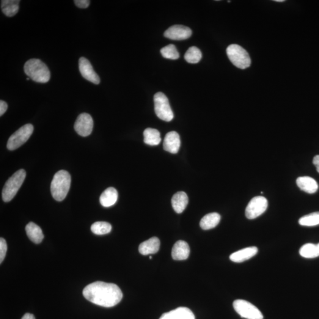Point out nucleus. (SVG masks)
<instances>
[{
  "mask_svg": "<svg viewBox=\"0 0 319 319\" xmlns=\"http://www.w3.org/2000/svg\"><path fill=\"white\" fill-rule=\"evenodd\" d=\"M71 177L66 170H60L54 175L52 181L51 190L52 196L57 201L61 202L65 199L70 191Z\"/></svg>",
  "mask_w": 319,
  "mask_h": 319,
  "instance_id": "nucleus-2",
  "label": "nucleus"
},
{
  "mask_svg": "<svg viewBox=\"0 0 319 319\" xmlns=\"http://www.w3.org/2000/svg\"><path fill=\"white\" fill-rule=\"evenodd\" d=\"M296 183L301 191L309 194L316 193L319 188L317 181L309 177H299L297 178Z\"/></svg>",
  "mask_w": 319,
  "mask_h": 319,
  "instance_id": "nucleus-18",
  "label": "nucleus"
},
{
  "mask_svg": "<svg viewBox=\"0 0 319 319\" xmlns=\"http://www.w3.org/2000/svg\"><path fill=\"white\" fill-rule=\"evenodd\" d=\"M190 247L184 241H178L173 246L172 256L175 260H185L189 256Z\"/></svg>",
  "mask_w": 319,
  "mask_h": 319,
  "instance_id": "nucleus-16",
  "label": "nucleus"
},
{
  "mask_svg": "<svg viewBox=\"0 0 319 319\" xmlns=\"http://www.w3.org/2000/svg\"><path fill=\"white\" fill-rule=\"evenodd\" d=\"M300 255L305 258H315L319 256V243L318 244H306L301 247Z\"/></svg>",
  "mask_w": 319,
  "mask_h": 319,
  "instance_id": "nucleus-25",
  "label": "nucleus"
},
{
  "mask_svg": "<svg viewBox=\"0 0 319 319\" xmlns=\"http://www.w3.org/2000/svg\"><path fill=\"white\" fill-rule=\"evenodd\" d=\"M79 68L82 76L92 83L98 85L100 78L93 70L91 63L85 57H82L79 60Z\"/></svg>",
  "mask_w": 319,
  "mask_h": 319,
  "instance_id": "nucleus-11",
  "label": "nucleus"
},
{
  "mask_svg": "<svg viewBox=\"0 0 319 319\" xmlns=\"http://www.w3.org/2000/svg\"><path fill=\"white\" fill-rule=\"evenodd\" d=\"M221 218V216L218 213H213L206 214L200 221V226L203 230L213 229L219 224Z\"/></svg>",
  "mask_w": 319,
  "mask_h": 319,
  "instance_id": "nucleus-22",
  "label": "nucleus"
},
{
  "mask_svg": "<svg viewBox=\"0 0 319 319\" xmlns=\"http://www.w3.org/2000/svg\"><path fill=\"white\" fill-rule=\"evenodd\" d=\"M24 72L29 78L38 83H46L51 78V72L45 63L38 59H32L26 62Z\"/></svg>",
  "mask_w": 319,
  "mask_h": 319,
  "instance_id": "nucleus-3",
  "label": "nucleus"
},
{
  "mask_svg": "<svg viewBox=\"0 0 319 319\" xmlns=\"http://www.w3.org/2000/svg\"><path fill=\"white\" fill-rule=\"evenodd\" d=\"M74 2H75L76 6L80 8V9H87L90 4L89 0H75Z\"/></svg>",
  "mask_w": 319,
  "mask_h": 319,
  "instance_id": "nucleus-31",
  "label": "nucleus"
},
{
  "mask_svg": "<svg viewBox=\"0 0 319 319\" xmlns=\"http://www.w3.org/2000/svg\"><path fill=\"white\" fill-rule=\"evenodd\" d=\"M236 312L242 318L247 319H263L264 316L260 310L248 301L244 300H236L233 302Z\"/></svg>",
  "mask_w": 319,
  "mask_h": 319,
  "instance_id": "nucleus-8",
  "label": "nucleus"
},
{
  "mask_svg": "<svg viewBox=\"0 0 319 319\" xmlns=\"http://www.w3.org/2000/svg\"><path fill=\"white\" fill-rule=\"evenodd\" d=\"M227 53L228 58L233 65L241 70L251 66V60L248 52L241 46L233 44L228 47Z\"/></svg>",
  "mask_w": 319,
  "mask_h": 319,
  "instance_id": "nucleus-5",
  "label": "nucleus"
},
{
  "mask_svg": "<svg viewBox=\"0 0 319 319\" xmlns=\"http://www.w3.org/2000/svg\"><path fill=\"white\" fill-rule=\"evenodd\" d=\"M19 0H2L1 8L2 13L7 17H13L18 12Z\"/></svg>",
  "mask_w": 319,
  "mask_h": 319,
  "instance_id": "nucleus-23",
  "label": "nucleus"
},
{
  "mask_svg": "<svg viewBox=\"0 0 319 319\" xmlns=\"http://www.w3.org/2000/svg\"><path fill=\"white\" fill-rule=\"evenodd\" d=\"M144 142L150 145H158L160 143V133L156 129L148 128L144 131Z\"/></svg>",
  "mask_w": 319,
  "mask_h": 319,
  "instance_id": "nucleus-24",
  "label": "nucleus"
},
{
  "mask_svg": "<svg viewBox=\"0 0 319 319\" xmlns=\"http://www.w3.org/2000/svg\"><path fill=\"white\" fill-rule=\"evenodd\" d=\"M202 57V52L197 47L192 46L186 52L185 59L186 62L195 64L200 62Z\"/></svg>",
  "mask_w": 319,
  "mask_h": 319,
  "instance_id": "nucleus-26",
  "label": "nucleus"
},
{
  "mask_svg": "<svg viewBox=\"0 0 319 319\" xmlns=\"http://www.w3.org/2000/svg\"><path fill=\"white\" fill-rule=\"evenodd\" d=\"M160 242L157 237H153L140 245L139 252L143 255L156 254L159 251Z\"/></svg>",
  "mask_w": 319,
  "mask_h": 319,
  "instance_id": "nucleus-17",
  "label": "nucleus"
},
{
  "mask_svg": "<svg viewBox=\"0 0 319 319\" xmlns=\"http://www.w3.org/2000/svg\"><path fill=\"white\" fill-rule=\"evenodd\" d=\"M179 135L176 131H170L165 136L163 148L165 150L172 154H177L180 147Z\"/></svg>",
  "mask_w": 319,
  "mask_h": 319,
  "instance_id": "nucleus-13",
  "label": "nucleus"
},
{
  "mask_svg": "<svg viewBox=\"0 0 319 319\" xmlns=\"http://www.w3.org/2000/svg\"><path fill=\"white\" fill-rule=\"evenodd\" d=\"M21 319H35V318L34 315L30 314V313H26Z\"/></svg>",
  "mask_w": 319,
  "mask_h": 319,
  "instance_id": "nucleus-34",
  "label": "nucleus"
},
{
  "mask_svg": "<svg viewBox=\"0 0 319 319\" xmlns=\"http://www.w3.org/2000/svg\"><path fill=\"white\" fill-rule=\"evenodd\" d=\"M159 319H195V317L188 308L181 307L164 313Z\"/></svg>",
  "mask_w": 319,
  "mask_h": 319,
  "instance_id": "nucleus-15",
  "label": "nucleus"
},
{
  "mask_svg": "<svg viewBox=\"0 0 319 319\" xmlns=\"http://www.w3.org/2000/svg\"><path fill=\"white\" fill-rule=\"evenodd\" d=\"M118 196L117 190L112 187H110L101 194L100 198V203L104 207H111L117 202Z\"/></svg>",
  "mask_w": 319,
  "mask_h": 319,
  "instance_id": "nucleus-20",
  "label": "nucleus"
},
{
  "mask_svg": "<svg viewBox=\"0 0 319 319\" xmlns=\"http://www.w3.org/2000/svg\"><path fill=\"white\" fill-rule=\"evenodd\" d=\"M192 32L189 27L182 25L172 26L164 33V36L173 40L188 39L191 36Z\"/></svg>",
  "mask_w": 319,
  "mask_h": 319,
  "instance_id": "nucleus-12",
  "label": "nucleus"
},
{
  "mask_svg": "<svg viewBox=\"0 0 319 319\" xmlns=\"http://www.w3.org/2000/svg\"><path fill=\"white\" fill-rule=\"evenodd\" d=\"M7 250L6 241L4 238L0 239V263L4 261Z\"/></svg>",
  "mask_w": 319,
  "mask_h": 319,
  "instance_id": "nucleus-30",
  "label": "nucleus"
},
{
  "mask_svg": "<svg viewBox=\"0 0 319 319\" xmlns=\"http://www.w3.org/2000/svg\"><path fill=\"white\" fill-rule=\"evenodd\" d=\"M29 79H30V78H27V81H29Z\"/></svg>",
  "mask_w": 319,
  "mask_h": 319,
  "instance_id": "nucleus-36",
  "label": "nucleus"
},
{
  "mask_svg": "<svg viewBox=\"0 0 319 319\" xmlns=\"http://www.w3.org/2000/svg\"><path fill=\"white\" fill-rule=\"evenodd\" d=\"M83 295L92 303L104 307L116 306L123 296L118 285L102 282L92 283L87 285L84 288Z\"/></svg>",
  "mask_w": 319,
  "mask_h": 319,
  "instance_id": "nucleus-1",
  "label": "nucleus"
},
{
  "mask_svg": "<svg viewBox=\"0 0 319 319\" xmlns=\"http://www.w3.org/2000/svg\"><path fill=\"white\" fill-rule=\"evenodd\" d=\"M275 1L277 2H284V0H275Z\"/></svg>",
  "mask_w": 319,
  "mask_h": 319,
  "instance_id": "nucleus-35",
  "label": "nucleus"
},
{
  "mask_svg": "<svg viewBox=\"0 0 319 319\" xmlns=\"http://www.w3.org/2000/svg\"><path fill=\"white\" fill-rule=\"evenodd\" d=\"M93 122L89 114H80L76 120L74 128L77 133L82 137H87L92 133Z\"/></svg>",
  "mask_w": 319,
  "mask_h": 319,
  "instance_id": "nucleus-10",
  "label": "nucleus"
},
{
  "mask_svg": "<svg viewBox=\"0 0 319 319\" xmlns=\"http://www.w3.org/2000/svg\"><path fill=\"white\" fill-rule=\"evenodd\" d=\"M26 177L25 170L20 169L16 172L5 183L2 192V197L5 202L12 200L17 194Z\"/></svg>",
  "mask_w": 319,
  "mask_h": 319,
  "instance_id": "nucleus-4",
  "label": "nucleus"
},
{
  "mask_svg": "<svg viewBox=\"0 0 319 319\" xmlns=\"http://www.w3.org/2000/svg\"><path fill=\"white\" fill-rule=\"evenodd\" d=\"M154 101L157 116L164 122H171L174 118V114L166 95L160 92L156 93L154 97Z\"/></svg>",
  "mask_w": 319,
  "mask_h": 319,
  "instance_id": "nucleus-6",
  "label": "nucleus"
},
{
  "mask_svg": "<svg viewBox=\"0 0 319 319\" xmlns=\"http://www.w3.org/2000/svg\"><path fill=\"white\" fill-rule=\"evenodd\" d=\"M7 108V104L4 101H0V115L1 116L6 112Z\"/></svg>",
  "mask_w": 319,
  "mask_h": 319,
  "instance_id": "nucleus-32",
  "label": "nucleus"
},
{
  "mask_svg": "<svg viewBox=\"0 0 319 319\" xmlns=\"http://www.w3.org/2000/svg\"><path fill=\"white\" fill-rule=\"evenodd\" d=\"M268 207V201L263 196L253 197L247 205L246 215L249 219H254L265 213Z\"/></svg>",
  "mask_w": 319,
  "mask_h": 319,
  "instance_id": "nucleus-9",
  "label": "nucleus"
},
{
  "mask_svg": "<svg viewBox=\"0 0 319 319\" xmlns=\"http://www.w3.org/2000/svg\"><path fill=\"white\" fill-rule=\"evenodd\" d=\"M299 223L301 226L305 227H314L319 225V212L301 217Z\"/></svg>",
  "mask_w": 319,
  "mask_h": 319,
  "instance_id": "nucleus-28",
  "label": "nucleus"
},
{
  "mask_svg": "<svg viewBox=\"0 0 319 319\" xmlns=\"http://www.w3.org/2000/svg\"><path fill=\"white\" fill-rule=\"evenodd\" d=\"M258 248L255 247H247V248L239 250L230 255V260L233 262L240 263L250 259L257 254Z\"/></svg>",
  "mask_w": 319,
  "mask_h": 319,
  "instance_id": "nucleus-14",
  "label": "nucleus"
},
{
  "mask_svg": "<svg viewBox=\"0 0 319 319\" xmlns=\"http://www.w3.org/2000/svg\"><path fill=\"white\" fill-rule=\"evenodd\" d=\"M162 56L164 58L177 60L179 58V53L174 45H169L164 47L160 51Z\"/></svg>",
  "mask_w": 319,
  "mask_h": 319,
  "instance_id": "nucleus-29",
  "label": "nucleus"
},
{
  "mask_svg": "<svg viewBox=\"0 0 319 319\" xmlns=\"http://www.w3.org/2000/svg\"><path fill=\"white\" fill-rule=\"evenodd\" d=\"M188 195L184 192H178L173 195L172 205L173 210L177 213H182L188 205Z\"/></svg>",
  "mask_w": 319,
  "mask_h": 319,
  "instance_id": "nucleus-19",
  "label": "nucleus"
},
{
  "mask_svg": "<svg viewBox=\"0 0 319 319\" xmlns=\"http://www.w3.org/2000/svg\"><path fill=\"white\" fill-rule=\"evenodd\" d=\"M26 231L27 236L35 244L42 243L44 235L42 229L34 222H30L26 225Z\"/></svg>",
  "mask_w": 319,
  "mask_h": 319,
  "instance_id": "nucleus-21",
  "label": "nucleus"
},
{
  "mask_svg": "<svg viewBox=\"0 0 319 319\" xmlns=\"http://www.w3.org/2000/svg\"><path fill=\"white\" fill-rule=\"evenodd\" d=\"M92 232L98 235L107 234L111 232L112 230L111 225L106 222H96L92 225Z\"/></svg>",
  "mask_w": 319,
  "mask_h": 319,
  "instance_id": "nucleus-27",
  "label": "nucleus"
},
{
  "mask_svg": "<svg viewBox=\"0 0 319 319\" xmlns=\"http://www.w3.org/2000/svg\"><path fill=\"white\" fill-rule=\"evenodd\" d=\"M313 163L315 165L317 170L318 172L319 173V155L316 156L313 159Z\"/></svg>",
  "mask_w": 319,
  "mask_h": 319,
  "instance_id": "nucleus-33",
  "label": "nucleus"
},
{
  "mask_svg": "<svg viewBox=\"0 0 319 319\" xmlns=\"http://www.w3.org/2000/svg\"><path fill=\"white\" fill-rule=\"evenodd\" d=\"M34 130V126L30 124L21 126L10 136L7 144L8 149L15 150L21 147L31 137Z\"/></svg>",
  "mask_w": 319,
  "mask_h": 319,
  "instance_id": "nucleus-7",
  "label": "nucleus"
}]
</instances>
